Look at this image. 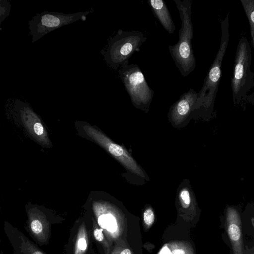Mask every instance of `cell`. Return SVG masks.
Here are the masks:
<instances>
[{
	"mask_svg": "<svg viewBox=\"0 0 254 254\" xmlns=\"http://www.w3.org/2000/svg\"><path fill=\"white\" fill-rule=\"evenodd\" d=\"M179 11L181 26L178 41L169 45L170 54L181 75L186 77L195 69L196 63L192 45L193 28L191 21V0H173Z\"/></svg>",
	"mask_w": 254,
	"mask_h": 254,
	"instance_id": "6da1fadb",
	"label": "cell"
},
{
	"mask_svg": "<svg viewBox=\"0 0 254 254\" xmlns=\"http://www.w3.org/2000/svg\"><path fill=\"white\" fill-rule=\"evenodd\" d=\"M220 45L204 80V84L198 92V108L199 115L207 117L214 113V106L221 76V66L229 39V14L221 22Z\"/></svg>",
	"mask_w": 254,
	"mask_h": 254,
	"instance_id": "7a4b0ae2",
	"label": "cell"
},
{
	"mask_svg": "<svg viewBox=\"0 0 254 254\" xmlns=\"http://www.w3.org/2000/svg\"><path fill=\"white\" fill-rule=\"evenodd\" d=\"M252 54L246 37H240L237 47L231 85L235 105L249 103L248 94L254 88V73L251 70Z\"/></svg>",
	"mask_w": 254,
	"mask_h": 254,
	"instance_id": "3957f363",
	"label": "cell"
},
{
	"mask_svg": "<svg viewBox=\"0 0 254 254\" xmlns=\"http://www.w3.org/2000/svg\"><path fill=\"white\" fill-rule=\"evenodd\" d=\"M147 38L138 31H124L119 29L110 38L106 50L103 54L107 64L117 70L146 41Z\"/></svg>",
	"mask_w": 254,
	"mask_h": 254,
	"instance_id": "277c9868",
	"label": "cell"
},
{
	"mask_svg": "<svg viewBox=\"0 0 254 254\" xmlns=\"http://www.w3.org/2000/svg\"><path fill=\"white\" fill-rule=\"evenodd\" d=\"M119 76L134 106L147 111L154 91L148 86L139 67L136 64H129L127 61L119 68Z\"/></svg>",
	"mask_w": 254,
	"mask_h": 254,
	"instance_id": "5b68a950",
	"label": "cell"
},
{
	"mask_svg": "<svg viewBox=\"0 0 254 254\" xmlns=\"http://www.w3.org/2000/svg\"><path fill=\"white\" fill-rule=\"evenodd\" d=\"M241 205L227 204L220 217L222 239L229 247L231 254H244Z\"/></svg>",
	"mask_w": 254,
	"mask_h": 254,
	"instance_id": "8992f818",
	"label": "cell"
},
{
	"mask_svg": "<svg viewBox=\"0 0 254 254\" xmlns=\"http://www.w3.org/2000/svg\"><path fill=\"white\" fill-rule=\"evenodd\" d=\"M92 9L71 14L43 11L37 14L29 22V29L33 43L47 33L62 26L81 20L85 21Z\"/></svg>",
	"mask_w": 254,
	"mask_h": 254,
	"instance_id": "52a82bcc",
	"label": "cell"
},
{
	"mask_svg": "<svg viewBox=\"0 0 254 254\" xmlns=\"http://www.w3.org/2000/svg\"><path fill=\"white\" fill-rule=\"evenodd\" d=\"M83 129L91 138L106 150L125 168L140 177L146 178L142 168L126 149L114 143L103 132L89 125L84 126Z\"/></svg>",
	"mask_w": 254,
	"mask_h": 254,
	"instance_id": "ba28073f",
	"label": "cell"
},
{
	"mask_svg": "<svg viewBox=\"0 0 254 254\" xmlns=\"http://www.w3.org/2000/svg\"><path fill=\"white\" fill-rule=\"evenodd\" d=\"M198 111V92L190 88L183 93L172 106L169 115L175 125L183 123L189 116L196 114Z\"/></svg>",
	"mask_w": 254,
	"mask_h": 254,
	"instance_id": "9c48e42d",
	"label": "cell"
},
{
	"mask_svg": "<svg viewBox=\"0 0 254 254\" xmlns=\"http://www.w3.org/2000/svg\"><path fill=\"white\" fill-rule=\"evenodd\" d=\"M18 102L22 121L29 133L42 145L49 146L50 140L47 132L38 116L28 105L20 101Z\"/></svg>",
	"mask_w": 254,
	"mask_h": 254,
	"instance_id": "30bf717a",
	"label": "cell"
},
{
	"mask_svg": "<svg viewBox=\"0 0 254 254\" xmlns=\"http://www.w3.org/2000/svg\"><path fill=\"white\" fill-rule=\"evenodd\" d=\"M148 3L163 28L169 34L173 33L175 26L166 2L163 0H150Z\"/></svg>",
	"mask_w": 254,
	"mask_h": 254,
	"instance_id": "8fae6325",
	"label": "cell"
},
{
	"mask_svg": "<svg viewBox=\"0 0 254 254\" xmlns=\"http://www.w3.org/2000/svg\"><path fill=\"white\" fill-rule=\"evenodd\" d=\"M244 238L254 242V202L247 204L241 214Z\"/></svg>",
	"mask_w": 254,
	"mask_h": 254,
	"instance_id": "7c38bea8",
	"label": "cell"
},
{
	"mask_svg": "<svg viewBox=\"0 0 254 254\" xmlns=\"http://www.w3.org/2000/svg\"><path fill=\"white\" fill-rule=\"evenodd\" d=\"M247 17L250 28H254V0H240Z\"/></svg>",
	"mask_w": 254,
	"mask_h": 254,
	"instance_id": "4fadbf2b",
	"label": "cell"
},
{
	"mask_svg": "<svg viewBox=\"0 0 254 254\" xmlns=\"http://www.w3.org/2000/svg\"><path fill=\"white\" fill-rule=\"evenodd\" d=\"M103 227H106L109 231L113 232L117 229V224L115 218L111 214L101 216L99 220Z\"/></svg>",
	"mask_w": 254,
	"mask_h": 254,
	"instance_id": "5bb4252c",
	"label": "cell"
},
{
	"mask_svg": "<svg viewBox=\"0 0 254 254\" xmlns=\"http://www.w3.org/2000/svg\"><path fill=\"white\" fill-rule=\"evenodd\" d=\"M11 4L7 0H0V29L2 21L9 15Z\"/></svg>",
	"mask_w": 254,
	"mask_h": 254,
	"instance_id": "9a60e30c",
	"label": "cell"
},
{
	"mask_svg": "<svg viewBox=\"0 0 254 254\" xmlns=\"http://www.w3.org/2000/svg\"><path fill=\"white\" fill-rule=\"evenodd\" d=\"M144 221L147 225H151L154 221L155 217L153 211L151 209H147L143 215Z\"/></svg>",
	"mask_w": 254,
	"mask_h": 254,
	"instance_id": "2e32d148",
	"label": "cell"
},
{
	"mask_svg": "<svg viewBox=\"0 0 254 254\" xmlns=\"http://www.w3.org/2000/svg\"><path fill=\"white\" fill-rule=\"evenodd\" d=\"M31 228L32 232L36 234H39L43 230V226L41 222L37 220H33L31 222Z\"/></svg>",
	"mask_w": 254,
	"mask_h": 254,
	"instance_id": "e0dca14e",
	"label": "cell"
},
{
	"mask_svg": "<svg viewBox=\"0 0 254 254\" xmlns=\"http://www.w3.org/2000/svg\"><path fill=\"white\" fill-rule=\"evenodd\" d=\"M244 239V254H254V242L248 239Z\"/></svg>",
	"mask_w": 254,
	"mask_h": 254,
	"instance_id": "ac0fdd59",
	"label": "cell"
},
{
	"mask_svg": "<svg viewBox=\"0 0 254 254\" xmlns=\"http://www.w3.org/2000/svg\"><path fill=\"white\" fill-rule=\"evenodd\" d=\"M77 246L79 249L82 251H84L87 248V242L85 237H81L78 239Z\"/></svg>",
	"mask_w": 254,
	"mask_h": 254,
	"instance_id": "d6986e66",
	"label": "cell"
},
{
	"mask_svg": "<svg viewBox=\"0 0 254 254\" xmlns=\"http://www.w3.org/2000/svg\"><path fill=\"white\" fill-rule=\"evenodd\" d=\"M94 236L95 238L98 241H102L104 239V235L101 229H96L94 231Z\"/></svg>",
	"mask_w": 254,
	"mask_h": 254,
	"instance_id": "ffe728a7",
	"label": "cell"
},
{
	"mask_svg": "<svg viewBox=\"0 0 254 254\" xmlns=\"http://www.w3.org/2000/svg\"><path fill=\"white\" fill-rule=\"evenodd\" d=\"M251 41L254 49V28H250Z\"/></svg>",
	"mask_w": 254,
	"mask_h": 254,
	"instance_id": "44dd1931",
	"label": "cell"
},
{
	"mask_svg": "<svg viewBox=\"0 0 254 254\" xmlns=\"http://www.w3.org/2000/svg\"><path fill=\"white\" fill-rule=\"evenodd\" d=\"M120 254H131V252L129 249H126L123 250Z\"/></svg>",
	"mask_w": 254,
	"mask_h": 254,
	"instance_id": "7402d4cb",
	"label": "cell"
},
{
	"mask_svg": "<svg viewBox=\"0 0 254 254\" xmlns=\"http://www.w3.org/2000/svg\"><path fill=\"white\" fill-rule=\"evenodd\" d=\"M173 254H184V253L182 250H176Z\"/></svg>",
	"mask_w": 254,
	"mask_h": 254,
	"instance_id": "603a6c76",
	"label": "cell"
},
{
	"mask_svg": "<svg viewBox=\"0 0 254 254\" xmlns=\"http://www.w3.org/2000/svg\"><path fill=\"white\" fill-rule=\"evenodd\" d=\"M33 254H44L41 252L39 251H35Z\"/></svg>",
	"mask_w": 254,
	"mask_h": 254,
	"instance_id": "cb8c5ba5",
	"label": "cell"
}]
</instances>
